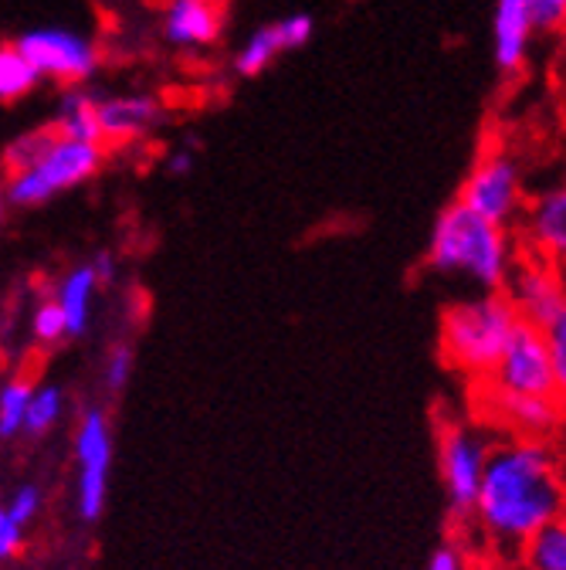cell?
Returning a JSON list of instances; mask_svg holds the SVG:
<instances>
[{"instance_id":"7","label":"cell","mask_w":566,"mask_h":570,"mask_svg":"<svg viewBox=\"0 0 566 570\" xmlns=\"http://www.w3.org/2000/svg\"><path fill=\"white\" fill-rule=\"evenodd\" d=\"M471 404L478 411V424L485 428H503L509 439H529V442H546L563 421V401L559 397H529V394H513L499 391L488 381L475 384Z\"/></svg>"},{"instance_id":"21","label":"cell","mask_w":566,"mask_h":570,"mask_svg":"<svg viewBox=\"0 0 566 570\" xmlns=\"http://www.w3.org/2000/svg\"><path fill=\"white\" fill-rule=\"evenodd\" d=\"M31 391L34 384L28 377H14L0 387V439H14L24 432V414L31 404Z\"/></svg>"},{"instance_id":"22","label":"cell","mask_w":566,"mask_h":570,"mask_svg":"<svg viewBox=\"0 0 566 570\" xmlns=\"http://www.w3.org/2000/svg\"><path fill=\"white\" fill-rule=\"evenodd\" d=\"M58 139L54 126H41V129H31V132H21L18 139L8 142L4 150V170L8 174H18V170H28L31 164H38L44 157V150L51 147V142Z\"/></svg>"},{"instance_id":"37","label":"cell","mask_w":566,"mask_h":570,"mask_svg":"<svg viewBox=\"0 0 566 570\" xmlns=\"http://www.w3.org/2000/svg\"><path fill=\"white\" fill-rule=\"evenodd\" d=\"M203 4H215V8H221V4H225V0H203Z\"/></svg>"},{"instance_id":"38","label":"cell","mask_w":566,"mask_h":570,"mask_svg":"<svg viewBox=\"0 0 566 570\" xmlns=\"http://www.w3.org/2000/svg\"><path fill=\"white\" fill-rule=\"evenodd\" d=\"M563 187H566V184H563Z\"/></svg>"},{"instance_id":"20","label":"cell","mask_w":566,"mask_h":570,"mask_svg":"<svg viewBox=\"0 0 566 570\" xmlns=\"http://www.w3.org/2000/svg\"><path fill=\"white\" fill-rule=\"evenodd\" d=\"M281 51H286V45H281V35H278L275 21H271V24H261L258 31H251V38L241 45V51H238V58H235L238 76H245V79L261 76V71H265Z\"/></svg>"},{"instance_id":"36","label":"cell","mask_w":566,"mask_h":570,"mask_svg":"<svg viewBox=\"0 0 566 570\" xmlns=\"http://www.w3.org/2000/svg\"><path fill=\"white\" fill-rule=\"evenodd\" d=\"M4 218H8V190L4 180H0V228H4Z\"/></svg>"},{"instance_id":"27","label":"cell","mask_w":566,"mask_h":570,"mask_svg":"<svg viewBox=\"0 0 566 570\" xmlns=\"http://www.w3.org/2000/svg\"><path fill=\"white\" fill-rule=\"evenodd\" d=\"M533 14H536V35H566V0H533Z\"/></svg>"},{"instance_id":"28","label":"cell","mask_w":566,"mask_h":570,"mask_svg":"<svg viewBox=\"0 0 566 570\" xmlns=\"http://www.w3.org/2000/svg\"><path fill=\"white\" fill-rule=\"evenodd\" d=\"M106 387L109 391H122L126 381L132 377V350L129 346H112L106 356Z\"/></svg>"},{"instance_id":"2","label":"cell","mask_w":566,"mask_h":570,"mask_svg":"<svg viewBox=\"0 0 566 570\" xmlns=\"http://www.w3.org/2000/svg\"><path fill=\"white\" fill-rule=\"evenodd\" d=\"M519 255L523 252L513 228L478 218L458 200L438 214L428 242V268L441 278L471 285L478 296L503 293Z\"/></svg>"},{"instance_id":"13","label":"cell","mask_w":566,"mask_h":570,"mask_svg":"<svg viewBox=\"0 0 566 570\" xmlns=\"http://www.w3.org/2000/svg\"><path fill=\"white\" fill-rule=\"evenodd\" d=\"M536 38V14L533 0H495L491 14V55L495 65L506 76L526 68L529 61V45Z\"/></svg>"},{"instance_id":"15","label":"cell","mask_w":566,"mask_h":570,"mask_svg":"<svg viewBox=\"0 0 566 570\" xmlns=\"http://www.w3.org/2000/svg\"><path fill=\"white\" fill-rule=\"evenodd\" d=\"M221 35V8L203 0H167L163 38L177 48H207Z\"/></svg>"},{"instance_id":"33","label":"cell","mask_w":566,"mask_h":570,"mask_svg":"<svg viewBox=\"0 0 566 570\" xmlns=\"http://www.w3.org/2000/svg\"><path fill=\"white\" fill-rule=\"evenodd\" d=\"M167 170H170L173 177H187V174L193 170V154H190V150L170 154V157H167Z\"/></svg>"},{"instance_id":"19","label":"cell","mask_w":566,"mask_h":570,"mask_svg":"<svg viewBox=\"0 0 566 570\" xmlns=\"http://www.w3.org/2000/svg\"><path fill=\"white\" fill-rule=\"evenodd\" d=\"M38 82H41V76L34 71V65L24 58L18 41L0 45V102L24 99Z\"/></svg>"},{"instance_id":"24","label":"cell","mask_w":566,"mask_h":570,"mask_svg":"<svg viewBox=\"0 0 566 570\" xmlns=\"http://www.w3.org/2000/svg\"><path fill=\"white\" fill-rule=\"evenodd\" d=\"M549 364H553V377H556V394L566 404V303L539 326Z\"/></svg>"},{"instance_id":"23","label":"cell","mask_w":566,"mask_h":570,"mask_svg":"<svg viewBox=\"0 0 566 570\" xmlns=\"http://www.w3.org/2000/svg\"><path fill=\"white\" fill-rule=\"evenodd\" d=\"M64 407V394L54 384H41L31 391V404L24 414V435H44L54 428V421L61 417Z\"/></svg>"},{"instance_id":"25","label":"cell","mask_w":566,"mask_h":570,"mask_svg":"<svg viewBox=\"0 0 566 570\" xmlns=\"http://www.w3.org/2000/svg\"><path fill=\"white\" fill-rule=\"evenodd\" d=\"M31 330H34V340H38L41 346L61 343V340L68 336V333H64V316H61V309L54 306V299H51V303H41V306L34 309Z\"/></svg>"},{"instance_id":"6","label":"cell","mask_w":566,"mask_h":570,"mask_svg":"<svg viewBox=\"0 0 566 570\" xmlns=\"http://www.w3.org/2000/svg\"><path fill=\"white\" fill-rule=\"evenodd\" d=\"M526 177H523V164L516 154H509L499 142H488V147L475 157L461 190H458V204H465L468 210H475L478 218L503 225V228H516L519 214L526 207Z\"/></svg>"},{"instance_id":"34","label":"cell","mask_w":566,"mask_h":570,"mask_svg":"<svg viewBox=\"0 0 566 570\" xmlns=\"http://www.w3.org/2000/svg\"><path fill=\"white\" fill-rule=\"evenodd\" d=\"M471 570H519V563L516 560H499V557H478V560H471Z\"/></svg>"},{"instance_id":"17","label":"cell","mask_w":566,"mask_h":570,"mask_svg":"<svg viewBox=\"0 0 566 570\" xmlns=\"http://www.w3.org/2000/svg\"><path fill=\"white\" fill-rule=\"evenodd\" d=\"M96 102L99 96L86 92L82 86H76L72 92H64L51 126L58 136L64 139H79V142H99L102 147V139H99V119H96Z\"/></svg>"},{"instance_id":"12","label":"cell","mask_w":566,"mask_h":570,"mask_svg":"<svg viewBox=\"0 0 566 570\" xmlns=\"http://www.w3.org/2000/svg\"><path fill=\"white\" fill-rule=\"evenodd\" d=\"M503 296L513 303L523 323L543 326L566 303V275L533 255H519L506 278Z\"/></svg>"},{"instance_id":"4","label":"cell","mask_w":566,"mask_h":570,"mask_svg":"<svg viewBox=\"0 0 566 570\" xmlns=\"http://www.w3.org/2000/svg\"><path fill=\"white\" fill-rule=\"evenodd\" d=\"M491 445H495V439L488 435L485 424H471L465 417L441 421V432H438V475H441V485H445L451 520L461 523V527L471 523L475 495H478Z\"/></svg>"},{"instance_id":"5","label":"cell","mask_w":566,"mask_h":570,"mask_svg":"<svg viewBox=\"0 0 566 570\" xmlns=\"http://www.w3.org/2000/svg\"><path fill=\"white\" fill-rule=\"evenodd\" d=\"M102 157H106V147H99V142H79V139L58 136L38 164H31L28 170L8 174L4 180L8 204L14 207L48 204L51 197L92 180L96 170L102 167Z\"/></svg>"},{"instance_id":"1","label":"cell","mask_w":566,"mask_h":570,"mask_svg":"<svg viewBox=\"0 0 566 570\" xmlns=\"http://www.w3.org/2000/svg\"><path fill=\"white\" fill-rule=\"evenodd\" d=\"M559 517H566V479L553 449L529 439L495 442L465 527L481 557L519 560L526 543Z\"/></svg>"},{"instance_id":"29","label":"cell","mask_w":566,"mask_h":570,"mask_svg":"<svg viewBox=\"0 0 566 570\" xmlns=\"http://www.w3.org/2000/svg\"><path fill=\"white\" fill-rule=\"evenodd\" d=\"M275 28L281 35V45H286V51L302 48L312 38V18L309 14H286V18L275 21Z\"/></svg>"},{"instance_id":"8","label":"cell","mask_w":566,"mask_h":570,"mask_svg":"<svg viewBox=\"0 0 566 570\" xmlns=\"http://www.w3.org/2000/svg\"><path fill=\"white\" fill-rule=\"evenodd\" d=\"M112 469V428L102 407H89L76 432V503L86 523H96L106 510Z\"/></svg>"},{"instance_id":"16","label":"cell","mask_w":566,"mask_h":570,"mask_svg":"<svg viewBox=\"0 0 566 570\" xmlns=\"http://www.w3.org/2000/svg\"><path fill=\"white\" fill-rule=\"evenodd\" d=\"M96 293H99V282H96L89 262L79 265V268H72V272H68V275L61 278L58 296H54V306H58L61 316H64V333H68V336H82V333L89 330Z\"/></svg>"},{"instance_id":"35","label":"cell","mask_w":566,"mask_h":570,"mask_svg":"<svg viewBox=\"0 0 566 570\" xmlns=\"http://www.w3.org/2000/svg\"><path fill=\"white\" fill-rule=\"evenodd\" d=\"M553 71H556V82L566 89V35H563V41H559V48H556V58H553Z\"/></svg>"},{"instance_id":"9","label":"cell","mask_w":566,"mask_h":570,"mask_svg":"<svg viewBox=\"0 0 566 570\" xmlns=\"http://www.w3.org/2000/svg\"><path fill=\"white\" fill-rule=\"evenodd\" d=\"M18 48L41 79H54L64 86H86L99 68L96 45L68 28H34L18 38Z\"/></svg>"},{"instance_id":"30","label":"cell","mask_w":566,"mask_h":570,"mask_svg":"<svg viewBox=\"0 0 566 570\" xmlns=\"http://www.w3.org/2000/svg\"><path fill=\"white\" fill-rule=\"evenodd\" d=\"M471 553L458 543V540H448V543H441L435 553H431V560H428V570H471Z\"/></svg>"},{"instance_id":"11","label":"cell","mask_w":566,"mask_h":570,"mask_svg":"<svg viewBox=\"0 0 566 570\" xmlns=\"http://www.w3.org/2000/svg\"><path fill=\"white\" fill-rule=\"evenodd\" d=\"M519 252L566 275V187H546L529 197L513 228Z\"/></svg>"},{"instance_id":"10","label":"cell","mask_w":566,"mask_h":570,"mask_svg":"<svg viewBox=\"0 0 566 570\" xmlns=\"http://www.w3.org/2000/svg\"><path fill=\"white\" fill-rule=\"evenodd\" d=\"M488 384L499 387V391H513V394H529V397H559L539 326H529V323L516 326V333H513L506 353L499 356V364H495Z\"/></svg>"},{"instance_id":"26","label":"cell","mask_w":566,"mask_h":570,"mask_svg":"<svg viewBox=\"0 0 566 570\" xmlns=\"http://www.w3.org/2000/svg\"><path fill=\"white\" fill-rule=\"evenodd\" d=\"M8 517L24 530L34 517H38V510H41V489L38 485H21V489H14V495L8 499Z\"/></svg>"},{"instance_id":"18","label":"cell","mask_w":566,"mask_h":570,"mask_svg":"<svg viewBox=\"0 0 566 570\" xmlns=\"http://www.w3.org/2000/svg\"><path fill=\"white\" fill-rule=\"evenodd\" d=\"M516 563L519 570H566V517L536 533Z\"/></svg>"},{"instance_id":"32","label":"cell","mask_w":566,"mask_h":570,"mask_svg":"<svg viewBox=\"0 0 566 570\" xmlns=\"http://www.w3.org/2000/svg\"><path fill=\"white\" fill-rule=\"evenodd\" d=\"M89 268H92V275L99 282V289H102V285H109L116 278V258H112V252H96L92 262H89Z\"/></svg>"},{"instance_id":"14","label":"cell","mask_w":566,"mask_h":570,"mask_svg":"<svg viewBox=\"0 0 566 570\" xmlns=\"http://www.w3.org/2000/svg\"><path fill=\"white\" fill-rule=\"evenodd\" d=\"M96 119H99V139L106 142H129L150 132L160 122V99L147 92H116V96H99L96 102Z\"/></svg>"},{"instance_id":"31","label":"cell","mask_w":566,"mask_h":570,"mask_svg":"<svg viewBox=\"0 0 566 570\" xmlns=\"http://www.w3.org/2000/svg\"><path fill=\"white\" fill-rule=\"evenodd\" d=\"M24 547V530L8 517V510L0 507V563H8L21 553Z\"/></svg>"},{"instance_id":"3","label":"cell","mask_w":566,"mask_h":570,"mask_svg":"<svg viewBox=\"0 0 566 570\" xmlns=\"http://www.w3.org/2000/svg\"><path fill=\"white\" fill-rule=\"evenodd\" d=\"M519 323H523L519 313L503 293L458 299L441 316V333H438L441 361L455 374L468 377L471 384H481L491 377Z\"/></svg>"}]
</instances>
